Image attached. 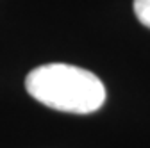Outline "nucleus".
I'll return each instance as SVG.
<instances>
[{
    "instance_id": "nucleus-1",
    "label": "nucleus",
    "mask_w": 150,
    "mask_h": 148,
    "mask_svg": "<svg viewBox=\"0 0 150 148\" xmlns=\"http://www.w3.org/2000/svg\"><path fill=\"white\" fill-rule=\"evenodd\" d=\"M25 87L40 104L61 113L89 114L105 102V87L95 73L64 63L34 68L25 79Z\"/></svg>"
},
{
    "instance_id": "nucleus-2",
    "label": "nucleus",
    "mask_w": 150,
    "mask_h": 148,
    "mask_svg": "<svg viewBox=\"0 0 150 148\" xmlns=\"http://www.w3.org/2000/svg\"><path fill=\"white\" fill-rule=\"evenodd\" d=\"M134 13L138 20L150 29V0H134Z\"/></svg>"
}]
</instances>
